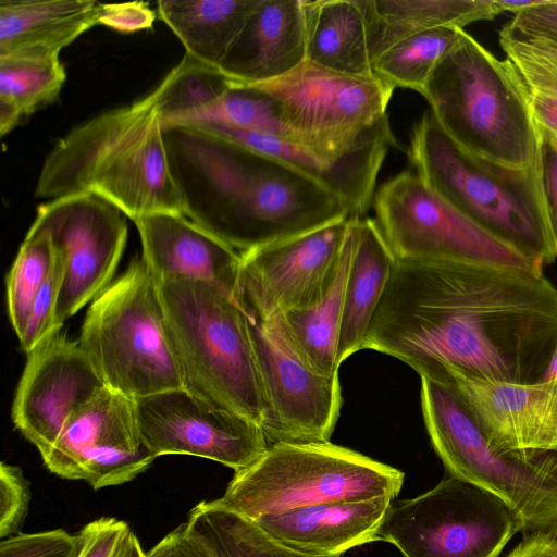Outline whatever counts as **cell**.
<instances>
[{"mask_svg": "<svg viewBox=\"0 0 557 557\" xmlns=\"http://www.w3.org/2000/svg\"><path fill=\"white\" fill-rule=\"evenodd\" d=\"M135 405L141 440L156 457L189 455L236 472L256 462L270 446L259 425L183 387L137 398Z\"/></svg>", "mask_w": 557, "mask_h": 557, "instance_id": "cell-17", "label": "cell"}, {"mask_svg": "<svg viewBox=\"0 0 557 557\" xmlns=\"http://www.w3.org/2000/svg\"><path fill=\"white\" fill-rule=\"evenodd\" d=\"M92 194L127 218L184 214L163 138L157 95L109 110L71 129L45 159L35 196Z\"/></svg>", "mask_w": 557, "mask_h": 557, "instance_id": "cell-3", "label": "cell"}, {"mask_svg": "<svg viewBox=\"0 0 557 557\" xmlns=\"http://www.w3.org/2000/svg\"><path fill=\"white\" fill-rule=\"evenodd\" d=\"M421 409L432 446L451 476L506 502L521 521L523 537H557V451L496 450L459 393L425 376Z\"/></svg>", "mask_w": 557, "mask_h": 557, "instance_id": "cell-7", "label": "cell"}, {"mask_svg": "<svg viewBox=\"0 0 557 557\" xmlns=\"http://www.w3.org/2000/svg\"><path fill=\"white\" fill-rule=\"evenodd\" d=\"M106 387L78 341L55 334L33 351L12 403V421L41 457L70 418Z\"/></svg>", "mask_w": 557, "mask_h": 557, "instance_id": "cell-18", "label": "cell"}, {"mask_svg": "<svg viewBox=\"0 0 557 557\" xmlns=\"http://www.w3.org/2000/svg\"><path fill=\"white\" fill-rule=\"evenodd\" d=\"M396 259L374 219L357 216L348 273L337 362L362 349L369 326L384 296Z\"/></svg>", "mask_w": 557, "mask_h": 557, "instance_id": "cell-25", "label": "cell"}, {"mask_svg": "<svg viewBox=\"0 0 557 557\" xmlns=\"http://www.w3.org/2000/svg\"><path fill=\"white\" fill-rule=\"evenodd\" d=\"M158 285L183 388L263 431L267 404L244 309L203 281L166 277Z\"/></svg>", "mask_w": 557, "mask_h": 557, "instance_id": "cell-5", "label": "cell"}, {"mask_svg": "<svg viewBox=\"0 0 557 557\" xmlns=\"http://www.w3.org/2000/svg\"><path fill=\"white\" fill-rule=\"evenodd\" d=\"M434 381L459 393L496 450L557 451V381L515 383L461 373Z\"/></svg>", "mask_w": 557, "mask_h": 557, "instance_id": "cell-19", "label": "cell"}, {"mask_svg": "<svg viewBox=\"0 0 557 557\" xmlns=\"http://www.w3.org/2000/svg\"><path fill=\"white\" fill-rule=\"evenodd\" d=\"M65 71L59 55L0 58V133L51 102L61 91Z\"/></svg>", "mask_w": 557, "mask_h": 557, "instance_id": "cell-30", "label": "cell"}, {"mask_svg": "<svg viewBox=\"0 0 557 557\" xmlns=\"http://www.w3.org/2000/svg\"><path fill=\"white\" fill-rule=\"evenodd\" d=\"M126 215L92 194H75L38 207L33 227L48 234L64 261L54 314L63 323L110 284L127 239Z\"/></svg>", "mask_w": 557, "mask_h": 557, "instance_id": "cell-13", "label": "cell"}, {"mask_svg": "<svg viewBox=\"0 0 557 557\" xmlns=\"http://www.w3.org/2000/svg\"><path fill=\"white\" fill-rule=\"evenodd\" d=\"M277 104L292 143L324 162L339 161L389 129L394 89L375 77L337 73L309 61L253 85Z\"/></svg>", "mask_w": 557, "mask_h": 557, "instance_id": "cell-10", "label": "cell"}, {"mask_svg": "<svg viewBox=\"0 0 557 557\" xmlns=\"http://www.w3.org/2000/svg\"><path fill=\"white\" fill-rule=\"evenodd\" d=\"M306 60L358 77H375L362 0H302Z\"/></svg>", "mask_w": 557, "mask_h": 557, "instance_id": "cell-26", "label": "cell"}, {"mask_svg": "<svg viewBox=\"0 0 557 557\" xmlns=\"http://www.w3.org/2000/svg\"><path fill=\"white\" fill-rule=\"evenodd\" d=\"M133 222L140 236L141 259L157 281H203L234 297L240 253L183 214L158 212Z\"/></svg>", "mask_w": 557, "mask_h": 557, "instance_id": "cell-20", "label": "cell"}, {"mask_svg": "<svg viewBox=\"0 0 557 557\" xmlns=\"http://www.w3.org/2000/svg\"><path fill=\"white\" fill-rule=\"evenodd\" d=\"M54 259V249L48 234L30 226L5 281L8 314L20 341L25 334L34 300Z\"/></svg>", "mask_w": 557, "mask_h": 557, "instance_id": "cell-35", "label": "cell"}, {"mask_svg": "<svg viewBox=\"0 0 557 557\" xmlns=\"http://www.w3.org/2000/svg\"><path fill=\"white\" fill-rule=\"evenodd\" d=\"M414 172L488 234L540 265L557 259L537 162L512 168L458 146L430 110L413 125L407 150Z\"/></svg>", "mask_w": 557, "mask_h": 557, "instance_id": "cell-4", "label": "cell"}, {"mask_svg": "<svg viewBox=\"0 0 557 557\" xmlns=\"http://www.w3.org/2000/svg\"><path fill=\"white\" fill-rule=\"evenodd\" d=\"M231 85L232 81L218 67L185 53L154 89L162 126L196 122Z\"/></svg>", "mask_w": 557, "mask_h": 557, "instance_id": "cell-33", "label": "cell"}, {"mask_svg": "<svg viewBox=\"0 0 557 557\" xmlns=\"http://www.w3.org/2000/svg\"><path fill=\"white\" fill-rule=\"evenodd\" d=\"M259 0L158 1V13L186 52L218 67Z\"/></svg>", "mask_w": 557, "mask_h": 557, "instance_id": "cell-29", "label": "cell"}, {"mask_svg": "<svg viewBox=\"0 0 557 557\" xmlns=\"http://www.w3.org/2000/svg\"><path fill=\"white\" fill-rule=\"evenodd\" d=\"M30 500L29 482L17 466L0 465V539L21 533Z\"/></svg>", "mask_w": 557, "mask_h": 557, "instance_id": "cell-39", "label": "cell"}, {"mask_svg": "<svg viewBox=\"0 0 557 557\" xmlns=\"http://www.w3.org/2000/svg\"><path fill=\"white\" fill-rule=\"evenodd\" d=\"M78 343L106 386L127 397L183 387L158 281L141 258L92 300Z\"/></svg>", "mask_w": 557, "mask_h": 557, "instance_id": "cell-9", "label": "cell"}, {"mask_svg": "<svg viewBox=\"0 0 557 557\" xmlns=\"http://www.w3.org/2000/svg\"><path fill=\"white\" fill-rule=\"evenodd\" d=\"M499 44L525 92L535 123L557 137V48L505 25Z\"/></svg>", "mask_w": 557, "mask_h": 557, "instance_id": "cell-31", "label": "cell"}, {"mask_svg": "<svg viewBox=\"0 0 557 557\" xmlns=\"http://www.w3.org/2000/svg\"><path fill=\"white\" fill-rule=\"evenodd\" d=\"M54 255V264L34 300L25 334L20 341L26 354L59 333L54 326V314L64 275V261L55 251Z\"/></svg>", "mask_w": 557, "mask_h": 557, "instance_id": "cell-37", "label": "cell"}, {"mask_svg": "<svg viewBox=\"0 0 557 557\" xmlns=\"http://www.w3.org/2000/svg\"><path fill=\"white\" fill-rule=\"evenodd\" d=\"M132 530L115 518H100L87 523L77 534V557H116Z\"/></svg>", "mask_w": 557, "mask_h": 557, "instance_id": "cell-40", "label": "cell"}, {"mask_svg": "<svg viewBox=\"0 0 557 557\" xmlns=\"http://www.w3.org/2000/svg\"><path fill=\"white\" fill-rule=\"evenodd\" d=\"M382 496L356 502L319 504L260 516L255 523L280 545L299 554L329 557L377 541L392 505Z\"/></svg>", "mask_w": 557, "mask_h": 557, "instance_id": "cell-21", "label": "cell"}, {"mask_svg": "<svg viewBox=\"0 0 557 557\" xmlns=\"http://www.w3.org/2000/svg\"><path fill=\"white\" fill-rule=\"evenodd\" d=\"M306 61L302 0H259L219 70L233 83L258 85Z\"/></svg>", "mask_w": 557, "mask_h": 557, "instance_id": "cell-22", "label": "cell"}, {"mask_svg": "<svg viewBox=\"0 0 557 557\" xmlns=\"http://www.w3.org/2000/svg\"><path fill=\"white\" fill-rule=\"evenodd\" d=\"M163 138L185 216L238 253L351 218L329 188L244 145L191 125Z\"/></svg>", "mask_w": 557, "mask_h": 557, "instance_id": "cell-2", "label": "cell"}, {"mask_svg": "<svg viewBox=\"0 0 557 557\" xmlns=\"http://www.w3.org/2000/svg\"><path fill=\"white\" fill-rule=\"evenodd\" d=\"M200 123L220 124L292 143L276 102L253 85L232 82L224 95L196 122L188 125Z\"/></svg>", "mask_w": 557, "mask_h": 557, "instance_id": "cell-36", "label": "cell"}, {"mask_svg": "<svg viewBox=\"0 0 557 557\" xmlns=\"http://www.w3.org/2000/svg\"><path fill=\"white\" fill-rule=\"evenodd\" d=\"M101 14L94 0H0V58L59 55Z\"/></svg>", "mask_w": 557, "mask_h": 557, "instance_id": "cell-24", "label": "cell"}, {"mask_svg": "<svg viewBox=\"0 0 557 557\" xmlns=\"http://www.w3.org/2000/svg\"><path fill=\"white\" fill-rule=\"evenodd\" d=\"M506 557H557V537L548 535L523 537Z\"/></svg>", "mask_w": 557, "mask_h": 557, "instance_id": "cell-45", "label": "cell"}, {"mask_svg": "<svg viewBox=\"0 0 557 557\" xmlns=\"http://www.w3.org/2000/svg\"><path fill=\"white\" fill-rule=\"evenodd\" d=\"M512 32L557 48V0H536L505 25Z\"/></svg>", "mask_w": 557, "mask_h": 557, "instance_id": "cell-42", "label": "cell"}, {"mask_svg": "<svg viewBox=\"0 0 557 557\" xmlns=\"http://www.w3.org/2000/svg\"><path fill=\"white\" fill-rule=\"evenodd\" d=\"M545 380L557 381V348H556L541 381H545Z\"/></svg>", "mask_w": 557, "mask_h": 557, "instance_id": "cell-47", "label": "cell"}, {"mask_svg": "<svg viewBox=\"0 0 557 557\" xmlns=\"http://www.w3.org/2000/svg\"><path fill=\"white\" fill-rule=\"evenodd\" d=\"M79 548L78 534L57 529L3 539L0 557H77Z\"/></svg>", "mask_w": 557, "mask_h": 557, "instance_id": "cell-38", "label": "cell"}, {"mask_svg": "<svg viewBox=\"0 0 557 557\" xmlns=\"http://www.w3.org/2000/svg\"><path fill=\"white\" fill-rule=\"evenodd\" d=\"M246 315L265 397L269 443L330 441L343 404L338 374L327 376L308 366L289 345L278 315Z\"/></svg>", "mask_w": 557, "mask_h": 557, "instance_id": "cell-15", "label": "cell"}, {"mask_svg": "<svg viewBox=\"0 0 557 557\" xmlns=\"http://www.w3.org/2000/svg\"><path fill=\"white\" fill-rule=\"evenodd\" d=\"M373 61L396 41L414 33L463 26L495 18L496 0H362Z\"/></svg>", "mask_w": 557, "mask_h": 557, "instance_id": "cell-27", "label": "cell"}, {"mask_svg": "<svg viewBox=\"0 0 557 557\" xmlns=\"http://www.w3.org/2000/svg\"><path fill=\"white\" fill-rule=\"evenodd\" d=\"M372 206L396 261L543 268L460 213L414 171L405 170L384 182Z\"/></svg>", "mask_w": 557, "mask_h": 557, "instance_id": "cell-12", "label": "cell"}, {"mask_svg": "<svg viewBox=\"0 0 557 557\" xmlns=\"http://www.w3.org/2000/svg\"><path fill=\"white\" fill-rule=\"evenodd\" d=\"M116 557H146L138 537L129 533Z\"/></svg>", "mask_w": 557, "mask_h": 557, "instance_id": "cell-46", "label": "cell"}, {"mask_svg": "<svg viewBox=\"0 0 557 557\" xmlns=\"http://www.w3.org/2000/svg\"><path fill=\"white\" fill-rule=\"evenodd\" d=\"M537 129L540 184L547 222L557 249V137L539 125Z\"/></svg>", "mask_w": 557, "mask_h": 557, "instance_id": "cell-41", "label": "cell"}, {"mask_svg": "<svg viewBox=\"0 0 557 557\" xmlns=\"http://www.w3.org/2000/svg\"><path fill=\"white\" fill-rule=\"evenodd\" d=\"M197 126L282 161L312 177L348 207L351 216H364L374 197L377 174L391 148L398 141L392 129L379 134L360 149L336 162H324L278 137L200 123Z\"/></svg>", "mask_w": 557, "mask_h": 557, "instance_id": "cell-23", "label": "cell"}, {"mask_svg": "<svg viewBox=\"0 0 557 557\" xmlns=\"http://www.w3.org/2000/svg\"><path fill=\"white\" fill-rule=\"evenodd\" d=\"M521 529L500 497L450 475L422 495L392 504L377 536L405 557H499Z\"/></svg>", "mask_w": 557, "mask_h": 557, "instance_id": "cell-11", "label": "cell"}, {"mask_svg": "<svg viewBox=\"0 0 557 557\" xmlns=\"http://www.w3.org/2000/svg\"><path fill=\"white\" fill-rule=\"evenodd\" d=\"M421 95L442 129L466 151L512 168L536 164L539 129L519 78L507 60L465 29Z\"/></svg>", "mask_w": 557, "mask_h": 557, "instance_id": "cell-6", "label": "cell"}, {"mask_svg": "<svg viewBox=\"0 0 557 557\" xmlns=\"http://www.w3.org/2000/svg\"><path fill=\"white\" fill-rule=\"evenodd\" d=\"M557 348V288L542 269L396 261L362 349L419 375L535 383Z\"/></svg>", "mask_w": 557, "mask_h": 557, "instance_id": "cell-1", "label": "cell"}, {"mask_svg": "<svg viewBox=\"0 0 557 557\" xmlns=\"http://www.w3.org/2000/svg\"><path fill=\"white\" fill-rule=\"evenodd\" d=\"M186 525L214 557H314L280 545L251 521L210 500L200 502L190 510Z\"/></svg>", "mask_w": 557, "mask_h": 557, "instance_id": "cell-32", "label": "cell"}, {"mask_svg": "<svg viewBox=\"0 0 557 557\" xmlns=\"http://www.w3.org/2000/svg\"><path fill=\"white\" fill-rule=\"evenodd\" d=\"M355 216L240 253L234 297L268 320L317 300L333 278Z\"/></svg>", "mask_w": 557, "mask_h": 557, "instance_id": "cell-14", "label": "cell"}, {"mask_svg": "<svg viewBox=\"0 0 557 557\" xmlns=\"http://www.w3.org/2000/svg\"><path fill=\"white\" fill-rule=\"evenodd\" d=\"M41 458L58 476L100 490L132 481L157 457L141 440L135 399L106 386L70 418Z\"/></svg>", "mask_w": 557, "mask_h": 557, "instance_id": "cell-16", "label": "cell"}, {"mask_svg": "<svg viewBox=\"0 0 557 557\" xmlns=\"http://www.w3.org/2000/svg\"><path fill=\"white\" fill-rule=\"evenodd\" d=\"M330 284L312 304L278 315L281 327L296 354L317 372L338 374L337 351L345 289L354 250V224Z\"/></svg>", "mask_w": 557, "mask_h": 557, "instance_id": "cell-28", "label": "cell"}, {"mask_svg": "<svg viewBox=\"0 0 557 557\" xmlns=\"http://www.w3.org/2000/svg\"><path fill=\"white\" fill-rule=\"evenodd\" d=\"M146 557H214V555L181 523L159 543Z\"/></svg>", "mask_w": 557, "mask_h": 557, "instance_id": "cell-44", "label": "cell"}, {"mask_svg": "<svg viewBox=\"0 0 557 557\" xmlns=\"http://www.w3.org/2000/svg\"><path fill=\"white\" fill-rule=\"evenodd\" d=\"M460 29H429L396 41L373 61L374 75L393 89L421 94L440 59L455 45Z\"/></svg>", "mask_w": 557, "mask_h": 557, "instance_id": "cell-34", "label": "cell"}, {"mask_svg": "<svg viewBox=\"0 0 557 557\" xmlns=\"http://www.w3.org/2000/svg\"><path fill=\"white\" fill-rule=\"evenodd\" d=\"M404 473L327 442L270 444L213 505L249 521L296 507L398 495Z\"/></svg>", "mask_w": 557, "mask_h": 557, "instance_id": "cell-8", "label": "cell"}, {"mask_svg": "<svg viewBox=\"0 0 557 557\" xmlns=\"http://www.w3.org/2000/svg\"><path fill=\"white\" fill-rule=\"evenodd\" d=\"M156 18L148 3L134 1L127 3L102 4L101 25L123 33L150 28Z\"/></svg>", "mask_w": 557, "mask_h": 557, "instance_id": "cell-43", "label": "cell"}]
</instances>
